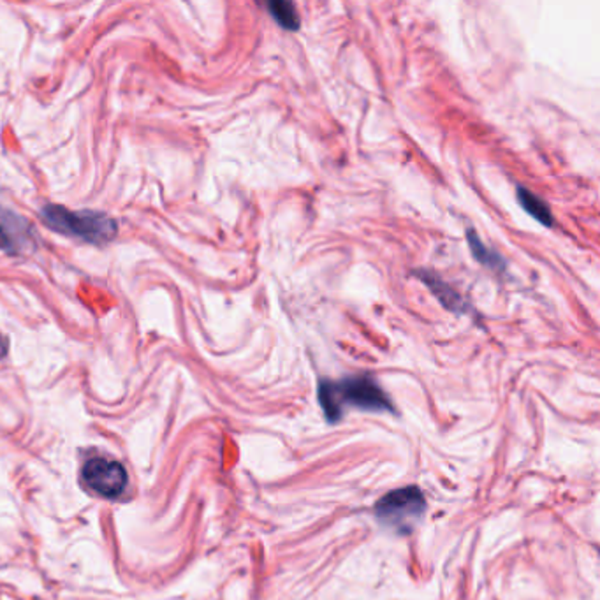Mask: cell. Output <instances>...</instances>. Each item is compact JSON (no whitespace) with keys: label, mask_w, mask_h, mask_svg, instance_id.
Segmentation results:
<instances>
[{"label":"cell","mask_w":600,"mask_h":600,"mask_svg":"<svg viewBox=\"0 0 600 600\" xmlns=\"http://www.w3.org/2000/svg\"><path fill=\"white\" fill-rule=\"evenodd\" d=\"M317 398L329 423L340 421L347 409L394 412L391 398L370 375H352L342 380L323 379L317 388Z\"/></svg>","instance_id":"1"},{"label":"cell","mask_w":600,"mask_h":600,"mask_svg":"<svg viewBox=\"0 0 600 600\" xmlns=\"http://www.w3.org/2000/svg\"><path fill=\"white\" fill-rule=\"evenodd\" d=\"M41 217L51 230L91 243L110 241L116 234L115 220L97 211H70L64 207L48 205L41 211Z\"/></svg>","instance_id":"2"},{"label":"cell","mask_w":600,"mask_h":600,"mask_svg":"<svg viewBox=\"0 0 600 600\" xmlns=\"http://www.w3.org/2000/svg\"><path fill=\"white\" fill-rule=\"evenodd\" d=\"M428 509L417 486H407L386 493L375 506V518L388 529L403 535L416 529Z\"/></svg>","instance_id":"3"},{"label":"cell","mask_w":600,"mask_h":600,"mask_svg":"<svg viewBox=\"0 0 600 600\" xmlns=\"http://www.w3.org/2000/svg\"><path fill=\"white\" fill-rule=\"evenodd\" d=\"M83 481L92 491L115 498L127 486V472L118 462L108 458H92L83 465Z\"/></svg>","instance_id":"4"},{"label":"cell","mask_w":600,"mask_h":600,"mask_svg":"<svg viewBox=\"0 0 600 600\" xmlns=\"http://www.w3.org/2000/svg\"><path fill=\"white\" fill-rule=\"evenodd\" d=\"M34 247V236L24 217L0 207V249L7 254H20Z\"/></svg>","instance_id":"5"},{"label":"cell","mask_w":600,"mask_h":600,"mask_svg":"<svg viewBox=\"0 0 600 600\" xmlns=\"http://www.w3.org/2000/svg\"><path fill=\"white\" fill-rule=\"evenodd\" d=\"M417 277L428 285V289L437 296V300L445 308H449L453 312H466L468 305L462 300V296L455 289H451L444 280H440L437 275H434L430 272H417Z\"/></svg>","instance_id":"6"},{"label":"cell","mask_w":600,"mask_h":600,"mask_svg":"<svg viewBox=\"0 0 600 600\" xmlns=\"http://www.w3.org/2000/svg\"><path fill=\"white\" fill-rule=\"evenodd\" d=\"M518 201L523 207V209L531 215L539 224L552 228L554 224L553 213L548 207L546 201H542L539 196H535L529 188L518 187Z\"/></svg>","instance_id":"7"},{"label":"cell","mask_w":600,"mask_h":600,"mask_svg":"<svg viewBox=\"0 0 600 600\" xmlns=\"http://www.w3.org/2000/svg\"><path fill=\"white\" fill-rule=\"evenodd\" d=\"M466 241H468L470 252L476 261H479L483 266L491 268V270H504V266H506L504 259L500 255L495 254L493 251H489L474 230L466 231Z\"/></svg>","instance_id":"8"},{"label":"cell","mask_w":600,"mask_h":600,"mask_svg":"<svg viewBox=\"0 0 600 600\" xmlns=\"http://www.w3.org/2000/svg\"><path fill=\"white\" fill-rule=\"evenodd\" d=\"M268 9H270V15L273 16V20L285 30L300 28V16H298L295 4L284 2V0H272V2H268Z\"/></svg>","instance_id":"9"}]
</instances>
